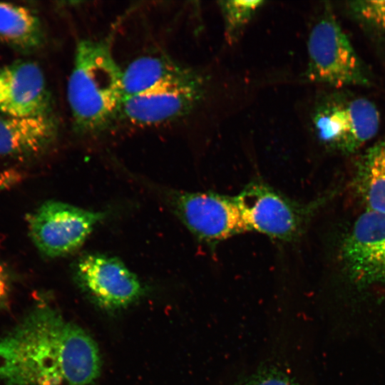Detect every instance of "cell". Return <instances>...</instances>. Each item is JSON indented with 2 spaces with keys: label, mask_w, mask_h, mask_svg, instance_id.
Here are the masks:
<instances>
[{
  "label": "cell",
  "mask_w": 385,
  "mask_h": 385,
  "mask_svg": "<svg viewBox=\"0 0 385 385\" xmlns=\"http://www.w3.org/2000/svg\"><path fill=\"white\" fill-rule=\"evenodd\" d=\"M101 369L93 338L43 302L0 337L4 385H90Z\"/></svg>",
  "instance_id": "obj_1"
},
{
  "label": "cell",
  "mask_w": 385,
  "mask_h": 385,
  "mask_svg": "<svg viewBox=\"0 0 385 385\" xmlns=\"http://www.w3.org/2000/svg\"><path fill=\"white\" fill-rule=\"evenodd\" d=\"M122 73L107 43L91 39L78 43L66 88L77 133H99L119 116L123 99Z\"/></svg>",
  "instance_id": "obj_2"
},
{
  "label": "cell",
  "mask_w": 385,
  "mask_h": 385,
  "mask_svg": "<svg viewBox=\"0 0 385 385\" xmlns=\"http://www.w3.org/2000/svg\"><path fill=\"white\" fill-rule=\"evenodd\" d=\"M305 77L332 89L369 87L373 76L344 31L332 6L326 3L307 39Z\"/></svg>",
  "instance_id": "obj_3"
},
{
  "label": "cell",
  "mask_w": 385,
  "mask_h": 385,
  "mask_svg": "<svg viewBox=\"0 0 385 385\" xmlns=\"http://www.w3.org/2000/svg\"><path fill=\"white\" fill-rule=\"evenodd\" d=\"M312 125L317 140L342 154L358 151L378 133L380 114L365 97L345 89H333L314 103Z\"/></svg>",
  "instance_id": "obj_4"
},
{
  "label": "cell",
  "mask_w": 385,
  "mask_h": 385,
  "mask_svg": "<svg viewBox=\"0 0 385 385\" xmlns=\"http://www.w3.org/2000/svg\"><path fill=\"white\" fill-rule=\"evenodd\" d=\"M235 198L249 231L285 242L299 239L327 200L299 202L260 180L250 182Z\"/></svg>",
  "instance_id": "obj_5"
},
{
  "label": "cell",
  "mask_w": 385,
  "mask_h": 385,
  "mask_svg": "<svg viewBox=\"0 0 385 385\" xmlns=\"http://www.w3.org/2000/svg\"><path fill=\"white\" fill-rule=\"evenodd\" d=\"M163 194L171 211L202 243L215 245L249 231L235 196L173 189Z\"/></svg>",
  "instance_id": "obj_6"
},
{
  "label": "cell",
  "mask_w": 385,
  "mask_h": 385,
  "mask_svg": "<svg viewBox=\"0 0 385 385\" xmlns=\"http://www.w3.org/2000/svg\"><path fill=\"white\" fill-rule=\"evenodd\" d=\"M106 216L66 202L48 200L26 216L29 235L45 257L71 254L86 241Z\"/></svg>",
  "instance_id": "obj_7"
},
{
  "label": "cell",
  "mask_w": 385,
  "mask_h": 385,
  "mask_svg": "<svg viewBox=\"0 0 385 385\" xmlns=\"http://www.w3.org/2000/svg\"><path fill=\"white\" fill-rule=\"evenodd\" d=\"M203 80L191 71L143 93L123 99L119 116L138 126L169 123L189 113L203 94Z\"/></svg>",
  "instance_id": "obj_8"
},
{
  "label": "cell",
  "mask_w": 385,
  "mask_h": 385,
  "mask_svg": "<svg viewBox=\"0 0 385 385\" xmlns=\"http://www.w3.org/2000/svg\"><path fill=\"white\" fill-rule=\"evenodd\" d=\"M73 275L86 297L106 310L127 307L144 292L138 277L120 260L106 255H82L75 264Z\"/></svg>",
  "instance_id": "obj_9"
},
{
  "label": "cell",
  "mask_w": 385,
  "mask_h": 385,
  "mask_svg": "<svg viewBox=\"0 0 385 385\" xmlns=\"http://www.w3.org/2000/svg\"><path fill=\"white\" fill-rule=\"evenodd\" d=\"M341 257L355 281L385 282V212L361 213L343 240Z\"/></svg>",
  "instance_id": "obj_10"
},
{
  "label": "cell",
  "mask_w": 385,
  "mask_h": 385,
  "mask_svg": "<svg viewBox=\"0 0 385 385\" xmlns=\"http://www.w3.org/2000/svg\"><path fill=\"white\" fill-rule=\"evenodd\" d=\"M0 113L56 115L44 74L36 62L19 61L0 68Z\"/></svg>",
  "instance_id": "obj_11"
},
{
  "label": "cell",
  "mask_w": 385,
  "mask_h": 385,
  "mask_svg": "<svg viewBox=\"0 0 385 385\" xmlns=\"http://www.w3.org/2000/svg\"><path fill=\"white\" fill-rule=\"evenodd\" d=\"M58 125L56 115L17 117L0 113V156L26 160L44 154L56 140Z\"/></svg>",
  "instance_id": "obj_12"
},
{
  "label": "cell",
  "mask_w": 385,
  "mask_h": 385,
  "mask_svg": "<svg viewBox=\"0 0 385 385\" xmlns=\"http://www.w3.org/2000/svg\"><path fill=\"white\" fill-rule=\"evenodd\" d=\"M191 71L167 56L146 55L138 57L123 69V98L183 77Z\"/></svg>",
  "instance_id": "obj_13"
},
{
  "label": "cell",
  "mask_w": 385,
  "mask_h": 385,
  "mask_svg": "<svg viewBox=\"0 0 385 385\" xmlns=\"http://www.w3.org/2000/svg\"><path fill=\"white\" fill-rule=\"evenodd\" d=\"M354 183L366 210L385 212V135L358 158Z\"/></svg>",
  "instance_id": "obj_14"
},
{
  "label": "cell",
  "mask_w": 385,
  "mask_h": 385,
  "mask_svg": "<svg viewBox=\"0 0 385 385\" xmlns=\"http://www.w3.org/2000/svg\"><path fill=\"white\" fill-rule=\"evenodd\" d=\"M0 39L24 53L41 46L45 34L39 18L30 9L0 2Z\"/></svg>",
  "instance_id": "obj_15"
},
{
  "label": "cell",
  "mask_w": 385,
  "mask_h": 385,
  "mask_svg": "<svg viewBox=\"0 0 385 385\" xmlns=\"http://www.w3.org/2000/svg\"><path fill=\"white\" fill-rule=\"evenodd\" d=\"M349 16L376 41H385V0L346 2Z\"/></svg>",
  "instance_id": "obj_16"
},
{
  "label": "cell",
  "mask_w": 385,
  "mask_h": 385,
  "mask_svg": "<svg viewBox=\"0 0 385 385\" xmlns=\"http://www.w3.org/2000/svg\"><path fill=\"white\" fill-rule=\"evenodd\" d=\"M262 1H222L220 7L225 24L226 38L232 42L248 24Z\"/></svg>",
  "instance_id": "obj_17"
},
{
  "label": "cell",
  "mask_w": 385,
  "mask_h": 385,
  "mask_svg": "<svg viewBox=\"0 0 385 385\" xmlns=\"http://www.w3.org/2000/svg\"><path fill=\"white\" fill-rule=\"evenodd\" d=\"M240 385H297L286 373L277 369H266L253 374Z\"/></svg>",
  "instance_id": "obj_18"
},
{
  "label": "cell",
  "mask_w": 385,
  "mask_h": 385,
  "mask_svg": "<svg viewBox=\"0 0 385 385\" xmlns=\"http://www.w3.org/2000/svg\"><path fill=\"white\" fill-rule=\"evenodd\" d=\"M23 178V173L16 169L11 168L0 172V192L16 185Z\"/></svg>",
  "instance_id": "obj_19"
},
{
  "label": "cell",
  "mask_w": 385,
  "mask_h": 385,
  "mask_svg": "<svg viewBox=\"0 0 385 385\" xmlns=\"http://www.w3.org/2000/svg\"><path fill=\"white\" fill-rule=\"evenodd\" d=\"M9 293V275L5 267L0 264V309L3 308L8 302Z\"/></svg>",
  "instance_id": "obj_20"
}]
</instances>
